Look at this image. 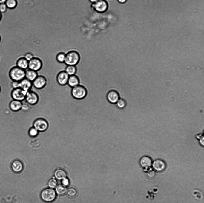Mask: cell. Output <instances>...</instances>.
<instances>
[{
    "label": "cell",
    "mask_w": 204,
    "mask_h": 203,
    "mask_svg": "<svg viewBox=\"0 0 204 203\" xmlns=\"http://www.w3.org/2000/svg\"><path fill=\"white\" fill-rule=\"evenodd\" d=\"M80 58V55L78 52L74 50L70 51L65 54L64 63L67 65L76 66L79 63Z\"/></svg>",
    "instance_id": "obj_1"
},
{
    "label": "cell",
    "mask_w": 204,
    "mask_h": 203,
    "mask_svg": "<svg viewBox=\"0 0 204 203\" xmlns=\"http://www.w3.org/2000/svg\"><path fill=\"white\" fill-rule=\"evenodd\" d=\"M25 99L29 104L33 105L38 102L39 97L36 92L31 90L27 92Z\"/></svg>",
    "instance_id": "obj_9"
},
{
    "label": "cell",
    "mask_w": 204,
    "mask_h": 203,
    "mask_svg": "<svg viewBox=\"0 0 204 203\" xmlns=\"http://www.w3.org/2000/svg\"><path fill=\"white\" fill-rule=\"evenodd\" d=\"M65 54L63 52L59 53L56 56L57 61L60 63H63L65 62Z\"/></svg>",
    "instance_id": "obj_28"
},
{
    "label": "cell",
    "mask_w": 204,
    "mask_h": 203,
    "mask_svg": "<svg viewBox=\"0 0 204 203\" xmlns=\"http://www.w3.org/2000/svg\"><path fill=\"white\" fill-rule=\"evenodd\" d=\"M5 3L8 8L12 9L17 6V0H6Z\"/></svg>",
    "instance_id": "obj_25"
},
{
    "label": "cell",
    "mask_w": 204,
    "mask_h": 203,
    "mask_svg": "<svg viewBox=\"0 0 204 203\" xmlns=\"http://www.w3.org/2000/svg\"><path fill=\"white\" fill-rule=\"evenodd\" d=\"M47 81L45 77L42 75H38L32 82L33 85L36 89H40L46 85Z\"/></svg>",
    "instance_id": "obj_8"
},
{
    "label": "cell",
    "mask_w": 204,
    "mask_h": 203,
    "mask_svg": "<svg viewBox=\"0 0 204 203\" xmlns=\"http://www.w3.org/2000/svg\"><path fill=\"white\" fill-rule=\"evenodd\" d=\"M139 163L142 167L147 169L151 166L152 165V162L151 158L150 157L144 156L140 159Z\"/></svg>",
    "instance_id": "obj_14"
},
{
    "label": "cell",
    "mask_w": 204,
    "mask_h": 203,
    "mask_svg": "<svg viewBox=\"0 0 204 203\" xmlns=\"http://www.w3.org/2000/svg\"><path fill=\"white\" fill-rule=\"evenodd\" d=\"M2 17V13L0 11V21L1 20Z\"/></svg>",
    "instance_id": "obj_39"
},
{
    "label": "cell",
    "mask_w": 204,
    "mask_h": 203,
    "mask_svg": "<svg viewBox=\"0 0 204 203\" xmlns=\"http://www.w3.org/2000/svg\"><path fill=\"white\" fill-rule=\"evenodd\" d=\"M118 2L121 4H124L126 3L127 0H117Z\"/></svg>",
    "instance_id": "obj_36"
},
{
    "label": "cell",
    "mask_w": 204,
    "mask_h": 203,
    "mask_svg": "<svg viewBox=\"0 0 204 203\" xmlns=\"http://www.w3.org/2000/svg\"><path fill=\"white\" fill-rule=\"evenodd\" d=\"M23 57L28 61L34 57L33 55L29 52L26 53Z\"/></svg>",
    "instance_id": "obj_33"
},
{
    "label": "cell",
    "mask_w": 204,
    "mask_h": 203,
    "mask_svg": "<svg viewBox=\"0 0 204 203\" xmlns=\"http://www.w3.org/2000/svg\"><path fill=\"white\" fill-rule=\"evenodd\" d=\"M11 85L13 89L20 88V82L13 81Z\"/></svg>",
    "instance_id": "obj_35"
},
{
    "label": "cell",
    "mask_w": 204,
    "mask_h": 203,
    "mask_svg": "<svg viewBox=\"0 0 204 203\" xmlns=\"http://www.w3.org/2000/svg\"><path fill=\"white\" fill-rule=\"evenodd\" d=\"M6 0H0V4L4 3Z\"/></svg>",
    "instance_id": "obj_38"
},
{
    "label": "cell",
    "mask_w": 204,
    "mask_h": 203,
    "mask_svg": "<svg viewBox=\"0 0 204 203\" xmlns=\"http://www.w3.org/2000/svg\"><path fill=\"white\" fill-rule=\"evenodd\" d=\"M71 93L72 96L77 100L85 98L87 94V91L84 86L79 85L72 88Z\"/></svg>",
    "instance_id": "obj_2"
},
{
    "label": "cell",
    "mask_w": 204,
    "mask_h": 203,
    "mask_svg": "<svg viewBox=\"0 0 204 203\" xmlns=\"http://www.w3.org/2000/svg\"><path fill=\"white\" fill-rule=\"evenodd\" d=\"M152 165L154 170L159 172L164 171L166 166L165 162L160 159L155 160L152 163Z\"/></svg>",
    "instance_id": "obj_12"
},
{
    "label": "cell",
    "mask_w": 204,
    "mask_h": 203,
    "mask_svg": "<svg viewBox=\"0 0 204 203\" xmlns=\"http://www.w3.org/2000/svg\"><path fill=\"white\" fill-rule=\"evenodd\" d=\"M115 104L117 107L120 109H125L127 105L125 100L122 98H120Z\"/></svg>",
    "instance_id": "obj_26"
},
{
    "label": "cell",
    "mask_w": 204,
    "mask_h": 203,
    "mask_svg": "<svg viewBox=\"0 0 204 203\" xmlns=\"http://www.w3.org/2000/svg\"><path fill=\"white\" fill-rule=\"evenodd\" d=\"M80 80L78 76L75 74L69 76L67 84L72 88L79 85Z\"/></svg>",
    "instance_id": "obj_16"
},
{
    "label": "cell",
    "mask_w": 204,
    "mask_h": 203,
    "mask_svg": "<svg viewBox=\"0 0 204 203\" xmlns=\"http://www.w3.org/2000/svg\"><path fill=\"white\" fill-rule=\"evenodd\" d=\"M98 0H89V1L93 3L96 2Z\"/></svg>",
    "instance_id": "obj_37"
},
{
    "label": "cell",
    "mask_w": 204,
    "mask_h": 203,
    "mask_svg": "<svg viewBox=\"0 0 204 203\" xmlns=\"http://www.w3.org/2000/svg\"><path fill=\"white\" fill-rule=\"evenodd\" d=\"M58 182L57 180L54 178L50 179L47 182V185L49 188H54L57 185Z\"/></svg>",
    "instance_id": "obj_27"
},
{
    "label": "cell",
    "mask_w": 204,
    "mask_h": 203,
    "mask_svg": "<svg viewBox=\"0 0 204 203\" xmlns=\"http://www.w3.org/2000/svg\"><path fill=\"white\" fill-rule=\"evenodd\" d=\"M65 71L69 76L75 75L77 71V68L75 65H67Z\"/></svg>",
    "instance_id": "obj_23"
},
{
    "label": "cell",
    "mask_w": 204,
    "mask_h": 203,
    "mask_svg": "<svg viewBox=\"0 0 204 203\" xmlns=\"http://www.w3.org/2000/svg\"><path fill=\"white\" fill-rule=\"evenodd\" d=\"M11 168L14 172L19 173L22 171L23 169V165L20 160H15L12 163Z\"/></svg>",
    "instance_id": "obj_17"
},
{
    "label": "cell",
    "mask_w": 204,
    "mask_h": 203,
    "mask_svg": "<svg viewBox=\"0 0 204 203\" xmlns=\"http://www.w3.org/2000/svg\"><path fill=\"white\" fill-rule=\"evenodd\" d=\"M197 138L199 140L200 144L202 146L204 145V136L201 134L197 135L196 136Z\"/></svg>",
    "instance_id": "obj_29"
},
{
    "label": "cell",
    "mask_w": 204,
    "mask_h": 203,
    "mask_svg": "<svg viewBox=\"0 0 204 203\" xmlns=\"http://www.w3.org/2000/svg\"><path fill=\"white\" fill-rule=\"evenodd\" d=\"M0 90H1V88H0Z\"/></svg>",
    "instance_id": "obj_41"
},
{
    "label": "cell",
    "mask_w": 204,
    "mask_h": 203,
    "mask_svg": "<svg viewBox=\"0 0 204 203\" xmlns=\"http://www.w3.org/2000/svg\"><path fill=\"white\" fill-rule=\"evenodd\" d=\"M55 177L58 180H62L64 178L66 177L67 174L63 169L61 168L57 169L54 172Z\"/></svg>",
    "instance_id": "obj_20"
},
{
    "label": "cell",
    "mask_w": 204,
    "mask_h": 203,
    "mask_svg": "<svg viewBox=\"0 0 204 203\" xmlns=\"http://www.w3.org/2000/svg\"><path fill=\"white\" fill-rule=\"evenodd\" d=\"M25 70L16 66L10 70L9 75L13 81L20 82L25 78Z\"/></svg>",
    "instance_id": "obj_4"
},
{
    "label": "cell",
    "mask_w": 204,
    "mask_h": 203,
    "mask_svg": "<svg viewBox=\"0 0 204 203\" xmlns=\"http://www.w3.org/2000/svg\"><path fill=\"white\" fill-rule=\"evenodd\" d=\"M34 128L39 131L45 130L48 127V124L46 121L42 119H39L36 120L34 123Z\"/></svg>",
    "instance_id": "obj_13"
},
{
    "label": "cell",
    "mask_w": 204,
    "mask_h": 203,
    "mask_svg": "<svg viewBox=\"0 0 204 203\" xmlns=\"http://www.w3.org/2000/svg\"><path fill=\"white\" fill-rule=\"evenodd\" d=\"M22 105L21 101L13 99L9 104V107L13 111H16L21 108Z\"/></svg>",
    "instance_id": "obj_21"
},
{
    "label": "cell",
    "mask_w": 204,
    "mask_h": 203,
    "mask_svg": "<svg viewBox=\"0 0 204 203\" xmlns=\"http://www.w3.org/2000/svg\"><path fill=\"white\" fill-rule=\"evenodd\" d=\"M147 175L150 178L154 177L156 175V172L154 170L150 169L148 170L147 173Z\"/></svg>",
    "instance_id": "obj_30"
},
{
    "label": "cell",
    "mask_w": 204,
    "mask_h": 203,
    "mask_svg": "<svg viewBox=\"0 0 204 203\" xmlns=\"http://www.w3.org/2000/svg\"><path fill=\"white\" fill-rule=\"evenodd\" d=\"M69 76L65 71L59 72L56 76V80L58 83L61 86L66 85L67 84Z\"/></svg>",
    "instance_id": "obj_11"
},
{
    "label": "cell",
    "mask_w": 204,
    "mask_h": 203,
    "mask_svg": "<svg viewBox=\"0 0 204 203\" xmlns=\"http://www.w3.org/2000/svg\"><path fill=\"white\" fill-rule=\"evenodd\" d=\"M37 71L27 69L25 70V78L32 82L38 76Z\"/></svg>",
    "instance_id": "obj_19"
},
{
    "label": "cell",
    "mask_w": 204,
    "mask_h": 203,
    "mask_svg": "<svg viewBox=\"0 0 204 203\" xmlns=\"http://www.w3.org/2000/svg\"><path fill=\"white\" fill-rule=\"evenodd\" d=\"M42 65V62L40 58L34 57L28 61V68L37 72L41 69Z\"/></svg>",
    "instance_id": "obj_6"
},
{
    "label": "cell",
    "mask_w": 204,
    "mask_h": 203,
    "mask_svg": "<svg viewBox=\"0 0 204 203\" xmlns=\"http://www.w3.org/2000/svg\"><path fill=\"white\" fill-rule=\"evenodd\" d=\"M38 133V131L35 128H32L29 130V135L32 136H36Z\"/></svg>",
    "instance_id": "obj_31"
},
{
    "label": "cell",
    "mask_w": 204,
    "mask_h": 203,
    "mask_svg": "<svg viewBox=\"0 0 204 203\" xmlns=\"http://www.w3.org/2000/svg\"><path fill=\"white\" fill-rule=\"evenodd\" d=\"M16 65L17 66L25 70L28 68V61L23 56L22 57L18 59Z\"/></svg>",
    "instance_id": "obj_18"
},
{
    "label": "cell",
    "mask_w": 204,
    "mask_h": 203,
    "mask_svg": "<svg viewBox=\"0 0 204 203\" xmlns=\"http://www.w3.org/2000/svg\"><path fill=\"white\" fill-rule=\"evenodd\" d=\"M27 92L20 88H14L11 95L13 99L22 101L25 99Z\"/></svg>",
    "instance_id": "obj_5"
},
{
    "label": "cell",
    "mask_w": 204,
    "mask_h": 203,
    "mask_svg": "<svg viewBox=\"0 0 204 203\" xmlns=\"http://www.w3.org/2000/svg\"><path fill=\"white\" fill-rule=\"evenodd\" d=\"M42 200L46 202H51L56 199V193L53 188H47L43 189L40 193Z\"/></svg>",
    "instance_id": "obj_3"
},
{
    "label": "cell",
    "mask_w": 204,
    "mask_h": 203,
    "mask_svg": "<svg viewBox=\"0 0 204 203\" xmlns=\"http://www.w3.org/2000/svg\"><path fill=\"white\" fill-rule=\"evenodd\" d=\"M7 8L5 3L0 4V11L2 13L6 12Z\"/></svg>",
    "instance_id": "obj_32"
},
{
    "label": "cell",
    "mask_w": 204,
    "mask_h": 203,
    "mask_svg": "<svg viewBox=\"0 0 204 203\" xmlns=\"http://www.w3.org/2000/svg\"><path fill=\"white\" fill-rule=\"evenodd\" d=\"M33 86L32 82L26 78L20 82V88L26 92L31 90Z\"/></svg>",
    "instance_id": "obj_15"
},
{
    "label": "cell",
    "mask_w": 204,
    "mask_h": 203,
    "mask_svg": "<svg viewBox=\"0 0 204 203\" xmlns=\"http://www.w3.org/2000/svg\"><path fill=\"white\" fill-rule=\"evenodd\" d=\"M66 193L69 197L74 198L77 196L78 191L76 188L74 187H70L67 189Z\"/></svg>",
    "instance_id": "obj_24"
},
{
    "label": "cell",
    "mask_w": 204,
    "mask_h": 203,
    "mask_svg": "<svg viewBox=\"0 0 204 203\" xmlns=\"http://www.w3.org/2000/svg\"><path fill=\"white\" fill-rule=\"evenodd\" d=\"M55 188L56 193L59 195L64 194L66 193L67 190L66 187L62 184L57 185Z\"/></svg>",
    "instance_id": "obj_22"
},
{
    "label": "cell",
    "mask_w": 204,
    "mask_h": 203,
    "mask_svg": "<svg viewBox=\"0 0 204 203\" xmlns=\"http://www.w3.org/2000/svg\"><path fill=\"white\" fill-rule=\"evenodd\" d=\"M93 7L96 12L103 13L107 11L108 8V4L105 0H98L93 3Z\"/></svg>",
    "instance_id": "obj_7"
},
{
    "label": "cell",
    "mask_w": 204,
    "mask_h": 203,
    "mask_svg": "<svg viewBox=\"0 0 204 203\" xmlns=\"http://www.w3.org/2000/svg\"><path fill=\"white\" fill-rule=\"evenodd\" d=\"M1 35H0V42L1 40Z\"/></svg>",
    "instance_id": "obj_40"
},
{
    "label": "cell",
    "mask_w": 204,
    "mask_h": 203,
    "mask_svg": "<svg viewBox=\"0 0 204 203\" xmlns=\"http://www.w3.org/2000/svg\"><path fill=\"white\" fill-rule=\"evenodd\" d=\"M106 98L108 101L110 103L116 104L120 98L119 94L115 90H111L107 93Z\"/></svg>",
    "instance_id": "obj_10"
},
{
    "label": "cell",
    "mask_w": 204,
    "mask_h": 203,
    "mask_svg": "<svg viewBox=\"0 0 204 203\" xmlns=\"http://www.w3.org/2000/svg\"><path fill=\"white\" fill-rule=\"evenodd\" d=\"M61 180L62 184L64 186L66 187L69 185L70 184L69 180L67 177L62 179Z\"/></svg>",
    "instance_id": "obj_34"
}]
</instances>
